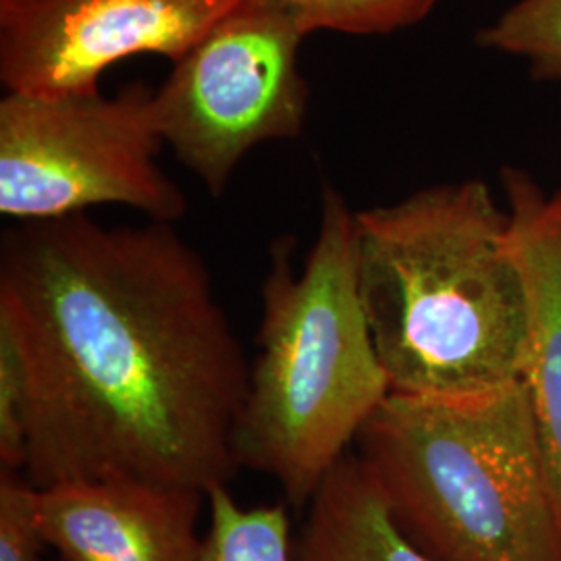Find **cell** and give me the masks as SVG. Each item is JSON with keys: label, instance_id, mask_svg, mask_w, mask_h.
<instances>
[{"label": "cell", "instance_id": "obj_1", "mask_svg": "<svg viewBox=\"0 0 561 561\" xmlns=\"http://www.w3.org/2000/svg\"><path fill=\"white\" fill-rule=\"evenodd\" d=\"M0 327L25 368L23 474L38 489L127 477L208 495L233 479L250 362L173 222L7 229Z\"/></svg>", "mask_w": 561, "mask_h": 561}, {"label": "cell", "instance_id": "obj_2", "mask_svg": "<svg viewBox=\"0 0 561 561\" xmlns=\"http://www.w3.org/2000/svg\"><path fill=\"white\" fill-rule=\"evenodd\" d=\"M362 308L389 396L466 400L524 379L528 298L481 180L354 213Z\"/></svg>", "mask_w": 561, "mask_h": 561}, {"label": "cell", "instance_id": "obj_3", "mask_svg": "<svg viewBox=\"0 0 561 561\" xmlns=\"http://www.w3.org/2000/svg\"><path fill=\"white\" fill-rule=\"evenodd\" d=\"M294 243L280 238L271 248L236 458L304 510L389 385L362 308L354 213L335 187H322L319 233L301 268Z\"/></svg>", "mask_w": 561, "mask_h": 561}, {"label": "cell", "instance_id": "obj_4", "mask_svg": "<svg viewBox=\"0 0 561 561\" xmlns=\"http://www.w3.org/2000/svg\"><path fill=\"white\" fill-rule=\"evenodd\" d=\"M354 443L431 560L561 561V497L524 382L466 400L387 396Z\"/></svg>", "mask_w": 561, "mask_h": 561}, {"label": "cell", "instance_id": "obj_5", "mask_svg": "<svg viewBox=\"0 0 561 561\" xmlns=\"http://www.w3.org/2000/svg\"><path fill=\"white\" fill-rule=\"evenodd\" d=\"M162 144L154 90L140 81L115 96L9 92L0 101V213L46 221L121 204L175 222L187 202L157 161Z\"/></svg>", "mask_w": 561, "mask_h": 561}, {"label": "cell", "instance_id": "obj_6", "mask_svg": "<svg viewBox=\"0 0 561 561\" xmlns=\"http://www.w3.org/2000/svg\"><path fill=\"white\" fill-rule=\"evenodd\" d=\"M306 34L252 2L219 21L154 90L164 144L213 196L262 141L296 138L308 85L298 67Z\"/></svg>", "mask_w": 561, "mask_h": 561}, {"label": "cell", "instance_id": "obj_7", "mask_svg": "<svg viewBox=\"0 0 561 561\" xmlns=\"http://www.w3.org/2000/svg\"><path fill=\"white\" fill-rule=\"evenodd\" d=\"M245 0H0V80L9 92H96L136 55L173 65Z\"/></svg>", "mask_w": 561, "mask_h": 561}, {"label": "cell", "instance_id": "obj_8", "mask_svg": "<svg viewBox=\"0 0 561 561\" xmlns=\"http://www.w3.org/2000/svg\"><path fill=\"white\" fill-rule=\"evenodd\" d=\"M206 493L141 479L38 489L42 535L62 561H202Z\"/></svg>", "mask_w": 561, "mask_h": 561}, {"label": "cell", "instance_id": "obj_9", "mask_svg": "<svg viewBox=\"0 0 561 561\" xmlns=\"http://www.w3.org/2000/svg\"><path fill=\"white\" fill-rule=\"evenodd\" d=\"M507 243L528 298L524 387L561 497V185L547 192L528 171L503 167Z\"/></svg>", "mask_w": 561, "mask_h": 561}, {"label": "cell", "instance_id": "obj_10", "mask_svg": "<svg viewBox=\"0 0 561 561\" xmlns=\"http://www.w3.org/2000/svg\"><path fill=\"white\" fill-rule=\"evenodd\" d=\"M298 561H435L401 535L362 461L345 456L308 503Z\"/></svg>", "mask_w": 561, "mask_h": 561}, {"label": "cell", "instance_id": "obj_11", "mask_svg": "<svg viewBox=\"0 0 561 561\" xmlns=\"http://www.w3.org/2000/svg\"><path fill=\"white\" fill-rule=\"evenodd\" d=\"M206 497L210 526L202 561H294L287 503L241 507L227 486Z\"/></svg>", "mask_w": 561, "mask_h": 561}, {"label": "cell", "instance_id": "obj_12", "mask_svg": "<svg viewBox=\"0 0 561 561\" xmlns=\"http://www.w3.org/2000/svg\"><path fill=\"white\" fill-rule=\"evenodd\" d=\"M296 23L308 36L331 30L356 36L393 34L428 18L437 0H248Z\"/></svg>", "mask_w": 561, "mask_h": 561}, {"label": "cell", "instance_id": "obj_13", "mask_svg": "<svg viewBox=\"0 0 561 561\" xmlns=\"http://www.w3.org/2000/svg\"><path fill=\"white\" fill-rule=\"evenodd\" d=\"M479 44L526 60L537 80L561 81V0H514Z\"/></svg>", "mask_w": 561, "mask_h": 561}, {"label": "cell", "instance_id": "obj_14", "mask_svg": "<svg viewBox=\"0 0 561 561\" xmlns=\"http://www.w3.org/2000/svg\"><path fill=\"white\" fill-rule=\"evenodd\" d=\"M44 547L38 486L23 472L0 470V561H41Z\"/></svg>", "mask_w": 561, "mask_h": 561}, {"label": "cell", "instance_id": "obj_15", "mask_svg": "<svg viewBox=\"0 0 561 561\" xmlns=\"http://www.w3.org/2000/svg\"><path fill=\"white\" fill-rule=\"evenodd\" d=\"M27 442V379L13 335L0 327V470L23 472Z\"/></svg>", "mask_w": 561, "mask_h": 561}]
</instances>
